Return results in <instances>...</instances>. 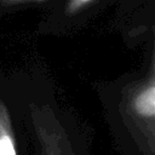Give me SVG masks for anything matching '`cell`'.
Returning a JSON list of instances; mask_svg holds the SVG:
<instances>
[{"label":"cell","mask_w":155,"mask_h":155,"mask_svg":"<svg viewBox=\"0 0 155 155\" xmlns=\"http://www.w3.org/2000/svg\"><path fill=\"white\" fill-rule=\"evenodd\" d=\"M107 107L121 145L131 147L136 155H155V58L150 53L149 65L133 76L111 86L107 93Z\"/></svg>","instance_id":"obj_1"},{"label":"cell","mask_w":155,"mask_h":155,"mask_svg":"<svg viewBox=\"0 0 155 155\" xmlns=\"http://www.w3.org/2000/svg\"><path fill=\"white\" fill-rule=\"evenodd\" d=\"M12 96L31 143L29 155H86L75 122L48 91L28 87Z\"/></svg>","instance_id":"obj_2"},{"label":"cell","mask_w":155,"mask_h":155,"mask_svg":"<svg viewBox=\"0 0 155 155\" xmlns=\"http://www.w3.org/2000/svg\"><path fill=\"white\" fill-rule=\"evenodd\" d=\"M109 0H57L39 25L45 34H67L86 24Z\"/></svg>","instance_id":"obj_3"},{"label":"cell","mask_w":155,"mask_h":155,"mask_svg":"<svg viewBox=\"0 0 155 155\" xmlns=\"http://www.w3.org/2000/svg\"><path fill=\"white\" fill-rule=\"evenodd\" d=\"M56 1L57 0H0V16L34 6H45L50 8Z\"/></svg>","instance_id":"obj_5"},{"label":"cell","mask_w":155,"mask_h":155,"mask_svg":"<svg viewBox=\"0 0 155 155\" xmlns=\"http://www.w3.org/2000/svg\"><path fill=\"white\" fill-rule=\"evenodd\" d=\"M19 117L13 96L0 93V155H29Z\"/></svg>","instance_id":"obj_4"}]
</instances>
